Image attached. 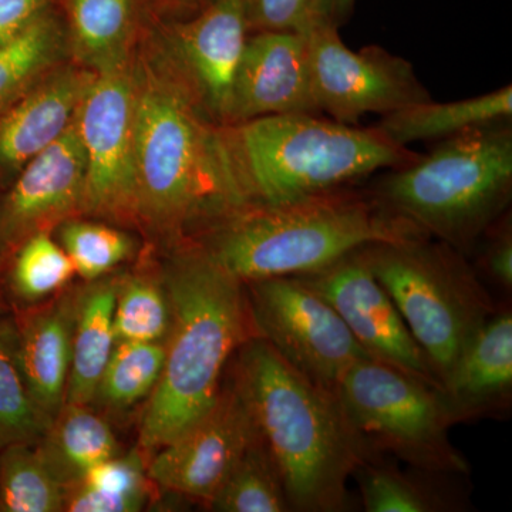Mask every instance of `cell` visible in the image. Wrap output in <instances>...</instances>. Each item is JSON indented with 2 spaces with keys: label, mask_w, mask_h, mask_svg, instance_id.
Returning <instances> with one entry per match:
<instances>
[{
  "label": "cell",
  "mask_w": 512,
  "mask_h": 512,
  "mask_svg": "<svg viewBox=\"0 0 512 512\" xmlns=\"http://www.w3.org/2000/svg\"><path fill=\"white\" fill-rule=\"evenodd\" d=\"M234 382L274 456L292 511L349 510L348 483L377 457L336 389L313 382L259 336L238 349Z\"/></svg>",
  "instance_id": "1"
},
{
  "label": "cell",
  "mask_w": 512,
  "mask_h": 512,
  "mask_svg": "<svg viewBox=\"0 0 512 512\" xmlns=\"http://www.w3.org/2000/svg\"><path fill=\"white\" fill-rule=\"evenodd\" d=\"M136 76L138 214L165 225L205 224L247 204L225 137L180 64Z\"/></svg>",
  "instance_id": "2"
},
{
  "label": "cell",
  "mask_w": 512,
  "mask_h": 512,
  "mask_svg": "<svg viewBox=\"0 0 512 512\" xmlns=\"http://www.w3.org/2000/svg\"><path fill=\"white\" fill-rule=\"evenodd\" d=\"M170 329L163 372L141 424V447L156 453L210 410L228 360L256 330L239 279L200 247L175 259L165 279Z\"/></svg>",
  "instance_id": "3"
},
{
  "label": "cell",
  "mask_w": 512,
  "mask_h": 512,
  "mask_svg": "<svg viewBox=\"0 0 512 512\" xmlns=\"http://www.w3.org/2000/svg\"><path fill=\"white\" fill-rule=\"evenodd\" d=\"M205 225L198 247L242 284L311 274L377 242L429 238L352 187L286 204L247 202Z\"/></svg>",
  "instance_id": "4"
},
{
  "label": "cell",
  "mask_w": 512,
  "mask_h": 512,
  "mask_svg": "<svg viewBox=\"0 0 512 512\" xmlns=\"http://www.w3.org/2000/svg\"><path fill=\"white\" fill-rule=\"evenodd\" d=\"M365 191L387 214L468 258L510 211L511 121L437 141L413 163L383 171Z\"/></svg>",
  "instance_id": "5"
},
{
  "label": "cell",
  "mask_w": 512,
  "mask_h": 512,
  "mask_svg": "<svg viewBox=\"0 0 512 512\" xmlns=\"http://www.w3.org/2000/svg\"><path fill=\"white\" fill-rule=\"evenodd\" d=\"M222 127L248 201L259 204L349 188L420 157L377 126L343 124L320 114H275Z\"/></svg>",
  "instance_id": "6"
},
{
  "label": "cell",
  "mask_w": 512,
  "mask_h": 512,
  "mask_svg": "<svg viewBox=\"0 0 512 512\" xmlns=\"http://www.w3.org/2000/svg\"><path fill=\"white\" fill-rule=\"evenodd\" d=\"M443 383L461 350L497 313L466 255L433 238L360 248Z\"/></svg>",
  "instance_id": "7"
},
{
  "label": "cell",
  "mask_w": 512,
  "mask_h": 512,
  "mask_svg": "<svg viewBox=\"0 0 512 512\" xmlns=\"http://www.w3.org/2000/svg\"><path fill=\"white\" fill-rule=\"evenodd\" d=\"M336 393L379 456L390 454L414 470L441 476L470 473L466 458L451 443L454 421L437 387L366 357L350 367Z\"/></svg>",
  "instance_id": "8"
},
{
  "label": "cell",
  "mask_w": 512,
  "mask_h": 512,
  "mask_svg": "<svg viewBox=\"0 0 512 512\" xmlns=\"http://www.w3.org/2000/svg\"><path fill=\"white\" fill-rule=\"evenodd\" d=\"M244 285L256 335L313 382L336 389L350 367L369 357L333 306L299 276Z\"/></svg>",
  "instance_id": "9"
},
{
  "label": "cell",
  "mask_w": 512,
  "mask_h": 512,
  "mask_svg": "<svg viewBox=\"0 0 512 512\" xmlns=\"http://www.w3.org/2000/svg\"><path fill=\"white\" fill-rule=\"evenodd\" d=\"M320 113L357 124L369 113L392 114L431 99L413 64L380 46L349 49L339 28L316 15L302 30Z\"/></svg>",
  "instance_id": "10"
},
{
  "label": "cell",
  "mask_w": 512,
  "mask_h": 512,
  "mask_svg": "<svg viewBox=\"0 0 512 512\" xmlns=\"http://www.w3.org/2000/svg\"><path fill=\"white\" fill-rule=\"evenodd\" d=\"M76 126L86 157L82 210L111 218L137 214L136 76L128 64L96 74Z\"/></svg>",
  "instance_id": "11"
},
{
  "label": "cell",
  "mask_w": 512,
  "mask_h": 512,
  "mask_svg": "<svg viewBox=\"0 0 512 512\" xmlns=\"http://www.w3.org/2000/svg\"><path fill=\"white\" fill-rule=\"evenodd\" d=\"M299 278L333 306L369 357L441 390L429 359L360 249Z\"/></svg>",
  "instance_id": "12"
},
{
  "label": "cell",
  "mask_w": 512,
  "mask_h": 512,
  "mask_svg": "<svg viewBox=\"0 0 512 512\" xmlns=\"http://www.w3.org/2000/svg\"><path fill=\"white\" fill-rule=\"evenodd\" d=\"M256 431L247 400L232 380L200 420L156 451L148 473L165 490L210 505Z\"/></svg>",
  "instance_id": "13"
},
{
  "label": "cell",
  "mask_w": 512,
  "mask_h": 512,
  "mask_svg": "<svg viewBox=\"0 0 512 512\" xmlns=\"http://www.w3.org/2000/svg\"><path fill=\"white\" fill-rule=\"evenodd\" d=\"M275 114H322L313 94L303 32H254L245 45L228 126Z\"/></svg>",
  "instance_id": "14"
},
{
  "label": "cell",
  "mask_w": 512,
  "mask_h": 512,
  "mask_svg": "<svg viewBox=\"0 0 512 512\" xmlns=\"http://www.w3.org/2000/svg\"><path fill=\"white\" fill-rule=\"evenodd\" d=\"M249 32L248 0H212L173 29L175 60L221 126L229 123L235 77Z\"/></svg>",
  "instance_id": "15"
},
{
  "label": "cell",
  "mask_w": 512,
  "mask_h": 512,
  "mask_svg": "<svg viewBox=\"0 0 512 512\" xmlns=\"http://www.w3.org/2000/svg\"><path fill=\"white\" fill-rule=\"evenodd\" d=\"M23 167L0 214V237L6 244L46 232L82 210L86 157L76 120Z\"/></svg>",
  "instance_id": "16"
},
{
  "label": "cell",
  "mask_w": 512,
  "mask_h": 512,
  "mask_svg": "<svg viewBox=\"0 0 512 512\" xmlns=\"http://www.w3.org/2000/svg\"><path fill=\"white\" fill-rule=\"evenodd\" d=\"M441 394L454 424L497 417L512 403V315L498 312L468 340Z\"/></svg>",
  "instance_id": "17"
},
{
  "label": "cell",
  "mask_w": 512,
  "mask_h": 512,
  "mask_svg": "<svg viewBox=\"0 0 512 512\" xmlns=\"http://www.w3.org/2000/svg\"><path fill=\"white\" fill-rule=\"evenodd\" d=\"M92 70L67 69L49 74L0 120V163L23 167L66 133L92 86Z\"/></svg>",
  "instance_id": "18"
},
{
  "label": "cell",
  "mask_w": 512,
  "mask_h": 512,
  "mask_svg": "<svg viewBox=\"0 0 512 512\" xmlns=\"http://www.w3.org/2000/svg\"><path fill=\"white\" fill-rule=\"evenodd\" d=\"M23 379L37 406L55 419L66 399L72 330L66 309L22 316L15 323Z\"/></svg>",
  "instance_id": "19"
},
{
  "label": "cell",
  "mask_w": 512,
  "mask_h": 512,
  "mask_svg": "<svg viewBox=\"0 0 512 512\" xmlns=\"http://www.w3.org/2000/svg\"><path fill=\"white\" fill-rule=\"evenodd\" d=\"M512 119V86L473 99L436 103L433 99L383 116L380 130L399 146L437 143L473 128Z\"/></svg>",
  "instance_id": "20"
},
{
  "label": "cell",
  "mask_w": 512,
  "mask_h": 512,
  "mask_svg": "<svg viewBox=\"0 0 512 512\" xmlns=\"http://www.w3.org/2000/svg\"><path fill=\"white\" fill-rule=\"evenodd\" d=\"M138 9L140 0H66L70 37L80 62L96 74L127 66Z\"/></svg>",
  "instance_id": "21"
},
{
  "label": "cell",
  "mask_w": 512,
  "mask_h": 512,
  "mask_svg": "<svg viewBox=\"0 0 512 512\" xmlns=\"http://www.w3.org/2000/svg\"><path fill=\"white\" fill-rule=\"evenodd\" d=\"M117 291L109 284L94 286L84 296L72 336V359L66 403L89 404L116 346L114 305Z\"/></svg>",
  "instance_id": "22"
},
{
  "label": "cell",
  "mask_w": 512,
  "mask_h": 512,
  "mask_svg": "<svg viewBox=\"0 0 512 512\" xmlns=\"http://www.w3.org/2000/svg\"><path fill=\"white\" fill-rule=\"evenodd\" d=\"M64 404L39 447L57 477L69 487L101 461L116 456L117 441L109 424L86 404Z\"/></svg>",
  "instance_id": "23"
},
{
  "label": "cell",
  "mask_w": 512,
  "mask_h": 512,
  "mask_svg": "<svg viewBox=\"0 0 512 512\" xmlns=\"http://www.w3.org/2000/svg\"><path fill=\"white\" fill-rule=\"evenodd\" d=\"M430 474L420 470L404 473L377 456L360 464L353 478L367 512L460 511L463 504L433 483Z\"/></svg>",
  "instance_id": "24"
},
{
  "label": "cell",
  "mask_w": 512,
  "mask_h": 512,
  "mask_svg": "<svg viewBox=\"0 0 512 512\" xmlns=\"http://www.w3.org/2000/svg\"><path fill=\"white\" fill-rule=\"evenodd\" d=\"M210 507L220 512L292 511L281 470L259 431L229 471Z\"/></svg>",
  "instance_id": "25"
},
{
  "label": "cell",
  "mask_w": 512,
  "mask_h": 512,
  "mask_svg": "<svg viewBox=\"0 0 512 512\" xmlns=\"http://www.w3.org/2000/svg\"><path fill=\"white\" fill-rule=\"evenodd\" d=\"M66 490L37 443L0 448V512L63 511Z\"/></svg>",
  "instance_id": "26"
},
{
  "label": "cell",
  "mask_w": 512,
  "mask_h": 512,
  "mask_svg": "<svg viewBox=\"0 0 512 512\" xmlns=\"http://www.w3.org/2000/svg\"><path fill=\"white\" fill-rule=\"evenodd\" d=\"M147 477L137 454L110 457L67 487L63 511L134 512L147 500Z\"/></svg>",
  "instance_id": "27"
},
{
  "label": "cell",
  "mask_w": 512,
  "mask_h": 512,
  "mask_svg": "<svg viewBox=\"0 0 512 512\" xmlns=\"http://www.w3.org/2000/svg\"><path fill=\"white\" fill-rule=\"evenodd\" d=\"M52 417L30 396L18 357L15 323L0 322V448L43 439Z\"/></svg>",
  "instance_id": "28"
},
{
  "label": "cell",
  "mask_w": 512,
  "mask_h": 512,
  "mask_svg": "<svg viewBox=\"0 0 512 512\" xmlns=\"http://www.w3.org/2000/svg\"><path fill=\"white\" fill-rule=\"evenodd\" d=\"M62 46V30L53 16L42 15L19 35L0 45V104L35 82L49 69Z\"/></svg>",
  "instance_id": "29"
},
{
  "label": "cell",
  "mask_w": 512,
  "mask_h": 512,
  "mask_svg": "<svg viewBox=\"0 0 512 512\" xmlns=\"http://www.w3.org/2000/svg\"><path fill=\"white\" fill-rule=\"evenodd\" d=\"M74 266L63 247L46 232L26 238L8 272V295L18 303L36 302L59 291L74 275Z\"/></svg>",
  "instance_id": "30"
},
{
  "label": "cell",
  "mask_w": 512,
  "mask_h": 512,
  "mask_svg": "<svg viewBox=\"0 0 512 512\" xmlns=\"http://www.w3.org/2000/svg\"><path fill=\"white\" fill-rule=\"evenodd\" d=\"M164 355L160 342H117L96 396L117 409L144 399L156 389Z\"/></svg>",
  "instance_id": "31"
},
{
  "label": "cell",
  "mask_w": 512,
  "mask_h": 512,
  "mask_svg": "<svg viewBox=\"0 0 512 512\" xmlns=\"http://www.w3.org/2000/svg\"><path fill=\"white\" fill-rule=\"evenodd\" d=\"M170 302L147 279H133L123 286L114 305L117 342H160L170 329Z\"/></svg>",
  "instance_id": "32"
},
{
  "label": "cell",
  "mask_w": 512,
  "mask_h": 512,
  "mask_svg": "<svg viewBox=\"0 0 512 512\" xmlns=\"http://www.w3.org/2000/svg\"><path fill=\"white\" fill-rule=\"evenodd\" d=\"M62 244L74 271L86 279H97L130 255V239L106 225L70 222L62 229Z\"/></svg>",
  "instance_id": "33"
},
{
  "label": "cell",
  "mask_w": 512,
  "mask_h": 512,
  "mask_svg": "<svg viewBox=\"0 0 512 512\" xmlns=\"http://www.w3.org/2000/svg\"><path fill=\"white\" fill-rule=\"evenodd\" d=\"M318 15V0H248L251 32H302Z\"/></svg>",
  "instance_id": "34"
},
{
  "label": "cell",
  "mask_w": 512,
  "mask_h": 512,
  "mask_svg": "<svg viewBox=\"0 0 512 512\" xmlns=\"http://www.w3.org/2000/svg\"><path fill=\"white\" fill-rule=\"evenodd\" d=\"M483 242L480 264L485 276L505 292L512 289V222L510 211L503 215L480 239Z\"/></svg>",
  "instance_id": "35"
},
{
  "label": "cell",
  "mask_w": 512,
  "mask_h": 512,
  "mask_svg": "<svg viewBox=\"0 0 512 512\" xmlns=\"http://www.w3.org/2000/svg\"><path fill=\"white\" fill-rule=\"evenodd\" d=\"M50 0H0V45L42 15Z\"/></svg>",
  "instance_id": "36"
},
{
  "label": "cell",
  "mask_w": 512,
  "mask_h": 512,
  "mask_svg": "<svg viewBox=\"0 0 512 512\" xmlns=\"http://www.w3.org/2000/svg\"><path fill=\"white\" fill-rule=\"evenodd\" d=\"M356 0H318V15L342 28L352 18Z\"/></svg>",
  "instance_id": "37"
},
{
  "label": "cell",
  "mask_w": 512,
  "mask_h": 512,
  "mask_svg": "<svg viewBox=\"0 0 512 512\" xmlns=\"http://www.w3.org/2000/svg\"><path fill=\"white\" fill-rule=\"evenodd\" d=\"M212 0H158V5L165 9V12L178 13V15H188V13L200 12Z\"/></svg>",
  "instance_id": "38"
},
{
  "label": "cell",
  "mask_w": 512,
  "mask_h": 512,
  "mask_svg": "<svg viewBox=\"0 0 512 512\" xmlns=\"http://www.w3.org/2000/svg\"><path fill=\"white\" fill-rule=\"evenodd\" d=\"M6 312V305L5 302H3L2 295H0V322L3 320V313Z\"/></svg>",
  "instance_id": "39"
}]
</instances>
